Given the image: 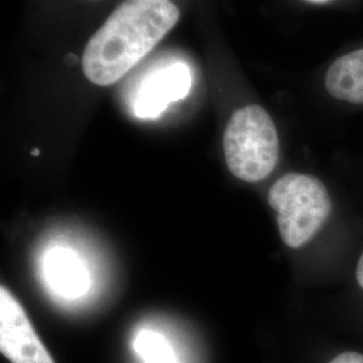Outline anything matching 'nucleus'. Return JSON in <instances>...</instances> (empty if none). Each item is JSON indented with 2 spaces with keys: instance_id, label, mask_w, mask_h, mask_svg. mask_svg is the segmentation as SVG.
Masks as SVG:
<instances>
[{
  "instance_id": "1",
  "label": "nucleus",
  "mask_w": 363,
  "mask_h": 363,
  "mask_svg": "<svg viewBox=\"0 0 363 363\" xmlns=\"http://www.w3.org/2000/svg\"><path fill=\"white\" fill-rule=\"evenodd\" d=\"M171 0H124L89 39L82 70L99 86L124 77L179 21Z\"/></svg>"
},
{
  "instance_id": "2",
  "label": "nucleus",
  "mask_w": 363,
  "mask_h": 363,
  "mask_svg": "<svg viewBox=\"0 0 363 363\" xmlns=\"http://www.w3.org/2000/svg\"><path fill=\"white\" fill-rule=\"evenodd\" d=\"M279 135L271 115L259 105L234 112L223 133L228 169L247 183L264 181L279 160Z\"/></svg>"
},
{
  "instance_id": "3",
  "label": "nucleus",
  "mask_w": 363,
  "mask_h": 363,
  "mask_svg": "<svg viewBox=\"0 0 363 363\" xmlns=\"http://www.w3.org/2000/svg\"><path fill=\"white\" fill-rule=\"evenodd\" d=\"M268 202L286 247L306 245L331 214V198L323 182L307 174H286L273 184Z\"/></svg>"
},
{
  "instance_id": "4",
  "label": "nucleus",
  "mask_w": 363,
  "mask_h": 363,
  "mask_svg": "<svg viewBox=\"0 0 363 363\" xmlns=\"http://www.w3.org/2000/svg\"><path fill=\"white\" fill-rule=\"evenodd\" d=\"M193 86L190 66L181 61L160 66L150 72L139 82L132 96V112L138 118L154 120L171 103L183 100Z\"/></svg>"
},
{
  "instance_id": "5",
  "label": "nucleus",
  "mask_w": 363,
  "mask_h": 363,
  "mask_svg": "<svg viewBox=\"0 0 363 363\" xmlns=\"http://www.w3.org/2000/svg\"><path fill=\"white\" fill-rule=\"evenodd\" d=\"M0 351L13 363H54L26 312L4 286H0Z\"/></svg>"
},
{
  "instance_id": "6",
  "label": "nucleus",
  "mask_w": 363,
  "mask_h": 363,
  "mask_svg": "<svg viewBox=\"0 0 363 363\" xmlns=\"http://www.w3.org/2000/svg\"><path fill=\"white\" fill-rule=\"evenodd\" d=\"M323 86L339 103L363 106V46L339 54L328 64Z\"/></svg>"
},
{
  "instance_id": "7",
  "label": "nucleus",
  "mask_w": 363,
  "mask_h": 363,
  "mask_svg": "<svg viewBox=\"0 0 363 363\" xmlns=\"http://www.w3.org/2000/svg\"><path fill=\"white\" fill-rule=\"evenodd\" d=\"M50 286L64 298H77L89 289V276L77 256L65 247L52 249L45 261Z\"/></svg>"
},
{
  "instance_id": "8",
  "label": "nucleus",
  "mask_w": 363,
  "mask_h": 363,
  "mask_svg": "<svg viewBox=\"0 0 363 363\" xmlns=\"http://www.w3.org/2000/svg\"><path fill=\"white\" fill-rule=\"evenodd\" d=\"M133 349L144 363H178L169 340L151 330H143L136 335Z\"/></svg>"
},
{
  "instance_id": "9",
  "label": "nucleus",
  "mask_w": 363,
  "mask_h": 363,
  "mask_svg": "<svg viewBox=\"0 0 363 363\" xmlns=\"http://www.w3.org/2000/svg\"><path fill=\"white\" fill-rule=\"evenodd\" d=\"M330 363H363V354L354 351L342 352Z\"/></svg>"
},
{
  "instance_id": "10",
  "label": "nucleus",
  "mask_w": 363,
  "mask_h": 363,
  "mask_svg": "<svg viewBox=\"0 0 363 363\" xmlns=\"http://www.w3.org/2000/svg\"><path fill=\"white\" fill-rule=\"evenodd\" d=\"M301 1L315 6V7H333V6H337L346 0H301Z\"/></svg>"
},
{
  "instance_id": "11",
  "label": "nucleus",
  "mask_w": 363,
  "mask_h": 363,
  "mask_svg": "<svg viewBox=\"0 0 363 363\" xmlns=\"http://www.w3.org/2000/svg\"><path fill=\"white\" fill-rule=\"evenodd\" d=\"M357 280H358V284L361 286V288H363V255L357 265Z\"/></svg>"
},
{
  "instance_id": "12",
  "label": "nucleus",
  "mask_w": 363,
  "mask_h": 363,
  "mask_svg": "<svg viewBox=\"0 0 363 363\" xmlns=\"http://www.w3.org/2000/svg\"><path fill=\"white\" fill-rule=\"evenodd\" d=\"M33 155H39V150H34V151H33Z\"/></svg>"
}]
</instances>
